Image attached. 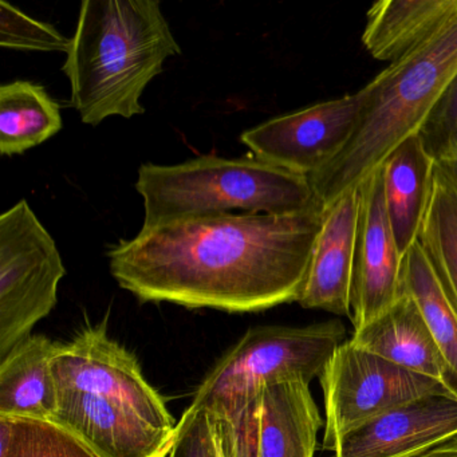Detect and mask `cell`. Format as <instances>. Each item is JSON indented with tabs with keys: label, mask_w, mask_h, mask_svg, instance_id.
Here are the masks:
<instances>
[{
	"label": "cell",
	"mask_w": 457,
	"mask_h": 457,
	"mask_svg": "<svg viewBox=\"0 0 457 457\" xmlns=\"http://www.w3.org/2000/svg\"><path fill=\"white\" fill-rule=\"evenodd\" d=\"M322 211L170 221L112 245L109 267L141 302L263 312L301 299Z\"/></svg>",
	"instance_id": "1"
},
{
	"label": "cell",
	"mask_w": 457,
	"mask_h": 457,
	"mask_svg": "<svg viewBox=\"0 0 457 457\" xmlns=\"http://www.w3.org/2000/svg\"><path fill=\"white\" fill-rule=\"evenodd\" d=\"M53 371V421L98 456L168 457L178 422L146 381L137 358L109 337L105 320L62 345Z\"/></svg>",
	"instance_id": "2"
},
{
	"label": "cell",
	"mask_w": 457,
	"mask_h": 457,
	"mask_svg": "<svg viewBox=\"0 0 457 457\" xmlns=\"http://www.w3.org/2000/svg\"><path fill=\"white\" fill-rule=\"evenodd\" d=\"M181 54L157 0H84L63 73L87 125L145 113L144 90Z\"/></svg>",
	"instance_id": "3"
},
{
	"label": "cell",
	"mask_w": 457,
	"mask_h": 457,
	"mask_svg": "<svg viewBox=\"0 0 457 457\" xmlns=\"http://www.w3.org/2000/svg\"><path fill=\"white\" fill-rule=\"evenodd\" d=\"M457 74V14L432 38L369 82L370 97L344 151L312 176L320 204H330L419 135Z\"/></svg>",
	"instance_id": "4"
},
{
	"label": "cell",
	"mask_w": 457,
	"mask_h": 457,
	"mask_svg": "<svg viewBox=\"0 0 457 457\" xmlns=\"http://www.w3.org/2000/svg\"><path fill=\"white\" fill-rule=\"evenodd\" d=\"M136 189L144 200L143 228L234 210L285 215L323 207L307 176L253 154L242 159L210 154L178 165L146 162L138 170Z\"/></svg>",
	"instance_id": "5"
},
{
	"label": "cell",
	"mask_w": 457,
	"mask_h": 457,
	"mask_svg": "<svg viewBox=\"0 0 457 457\" xmlns=\"http://www.w3.org/2000/svg\"><path fill=\"white\" fill-rule=\"evenodd\" d=\"M204 409L216 457H314L325 425L302 378L263 384Z\"/></svg>",
	"instance_id": "6"
},
{
	"label": "cell",
	"mask_w": 457,
	"mask_h": 457,
	"mask_svg": "<svg viewBox=\"0 0 457 457\" xmlns=\"http://www.w3.org/2000/svg\"><path fill=\"white\" fill-rule=\"evenodd\" d=\"M346 328L339 320L303 328L259 326L247 330L205 376L191 405L210 403L245 395L263 384L320 377Z\"/></svg>",
	"instance_id": "7"
},
{
	"label": "cell",
	"mask_w": 457,
	"mask_h": 457,
	"mask_svg": "<svg viewBox=\"0 0 457 457\" xmlns=\"http://www.w3.org/2000/svg\"><path fill=\"white\" fill-rule=\"evenodd\" d=\"M65 264L25 199L0 216V360L57 304Z\"/></svg>",
	"instance_id": "8"
},
{
	"label": "cell",
	"mask_w": 457,
	"mask_h": 457,
	"mask_svg": "<svg viewBox=\"0 0 457 457\" xmlns=\"http://www.w3.org/2000/svg\"><path fill=\"white\" fill-rule=\"evenodd\" d=\"M325 401L323 448L334 451L350 430L369 420L433 393L457 392L345 341L320 376Z\"/></svg>",
	"instance_id": "9"
},
{
	"label": "cell",
	"mask_w": 457,
	"mask_h": 457,
	"mask_svg": "<svg viewBox=\"0 0 457 457\" xmlns=\"http://www.w3.org/2000/svg\"><path fill=\"white\" fill-rule=\"evenodd\" d=\"M370 97L365 85L353 95L275 117L245 130L240 141L263 162L298 175H317L349 143Z\"/></svg>",
	"instance_id": "10"
},
{
	"label": "cell",
	"mask_w": 457,
	"mask_h": 457,
	"mask_svg": "<svg viewBox=\"0 0 457 457\" xmlns=\"http://www.w3.org/2000/svg\"><path fill=\"white\" fill-rule=\"evenodd\" d=\"M352 286L354 331L386 312L403 294V256L395 245L384 194V168L360 184Z\"/></svg>",
	"instance_id": "11"
},
{
	"label": "cell",
	"mask_w": 457,
	"mask_h": 457,
	"mask_svg": "<svg viewBox=\"0 0 457 457\" xmlns=\"http://www.w3.org/2000/svg\"><path fill=\"white\" fill-rule=\"evenodd\" d=\"M457 437V392L433 393L350 430L336 457H419Z\"/></svg>",
	"instance_id": "12"
},
{
	"label": "cell",
	"mask_w": 457,
	"mask_h": 457,
	"mask_svg": "<svg viewBox=\"0 0 457 457\" xmlns=\"http://www.w3.org/2000/svg\"><path fill=\"white\" fill-rule=\"evenodd\" d=\"M358 211V186L323 207L309 277L298 301L304 309L352 317Z\"/></svg>",
	"instance_id": "13"
},
{
	"label": "cell",
	"mask_w": 457,
	"mask_h": 457,
	"mask_svg": "<svg viewBox=\"0 0 457 457\" xmlns=\"http://www.w3.org/2000/svg\"><path fill=\"white\" fill-rule=\"evenodd\" d=\"M350 341L389 362L457 387L416 302L403 291L386 312L354 331Z\"/></svg>",
	"instance_id": "14"
},
{
	"label": "cell",
	"mask_w": 457,
	"mask_h": 457,
	"mask_svg": "<svg viewBox=\"0 0 457 457\" xmlns=\"http://www.w3.org/2000/svg\"><path fill=\"white\" fill-rule=\"evenodd\" d=\"M62 344L26 337L0 360V416L53 421L57 385L53 361Z\"/></svg>",
	"instance_id": "15"
},
{
	"label": "cell",
	"mask_w": 457,
	"mask_h": 457,
	"mask_svg": "<svg viewBox=\"0 0 457 457\" xmlns=\"http://www.w3.org/2000/svg\"><path fill=\"white\" fill-rule=\"evenodd\" d=\"M456 14L457 0H379L369 9L361 39L374 60L395 63Z\"/></svg>",
	"instance_id": "16"
},
{
	"label": "cell",
	"mask_w": 457,
	"mask_h": 457,
	"mask_svg": "<svg viewBox=\"0 0 457 457\" xmlns=\"http://www.w3.org/2000/svg\"><path fill=\"white\" fill-rule=\"evenodd\" d=\"M381 165L387 216L403 258L419 240L435 160L416 135L398 145Z\"/></svg>",
	"instance_id": "17"
},
{
	"label": "cell",
	"mask_w": 457,
	"mask_h": 457,
	"mask_svg": "<svg viewBox=\"0 0 457 457\" xmlns=\"http://www.w3.org/2000/svg\"><path fill=\"white\" fill-rule=\"evenodd\" d=\"M62 129L60 106L41 85L14 81L0 87V154H25Z\"/></svg>",
	"instance_id": "18"
},
{
	"label": "cell",
	"mask_w": 457,
	"mask_h": 457,
	"mask_svg": "<svg viewBox=\"0 0 457 457\" xmlns=\"http://www.w3.org/2000/svg\"><path fill=\"white\" fill-rule=\"evenodd\" d=\"M419 243L457 312V189L436 164Z\"/></svg>",
	"instance_id": "19"
},
{
	"label": "cell",
	"mask_w": 457,
	"mask_h": 457,
	"mask_svg": "<svg viewBox=\"0 0 457 457\" xmlns=\"http://www.w3.org/2000/svg\"><path fill=\"white\" fill-rule=\"evenodd\" d=\"M403 291L416 302L457 385V312L419 240L403 259Z\"/></svg>",
	"instance_id": "20"
},
{
	"label": "cell",
	"mask_w": 457,
	"mask_h": 457,
	"mask_svg": "<svg viewBox=\"0 0 457 457\" xmlns=\"http://www.w3.org/2000/svg\"><path fill=\"white\" fill-rule=\"evenodd\" d=\"M0 457H100L54 421L0 416Z\"/></svg>",
	"instance_id": "21"
},
{
	"label": "cell",
	"mask_w": 457,
	"mask_h": 457,
	"mask_svg": "<svg viewBox=\"0 0 457 457\" xmlns=\"http://www.w3.org/2000/svg\"><path fill=\"white\" fill-rule=\"evenodd\" d=\"M0 45L7 49L60 52L68 54L71 39L63 37L54 26L39 22L20 9L0 2Z\"/></svg>",
	"instance_id": "22"
},
{
	"label": "cell",
	"mask_w": 457,
	"mask_h": 457,
	"mask_svg": "<svg viewBox=\"0 0 457 457\" xmlns=\"http://www.w3.org/2000/svg\"><path fill=\"white\" fill-rule=\"evenodd\" d=\"M433 160L457 151V74L441 96L419 133Z\"/></svg>",
	"instance_id": "23"
},
{
	"label": "cell",
	"mask_w": 457,
	"mask_h": 457,
	"mask_svg": "<svg viewBox=\"0 0 457 457\" xmlns=\"http://www.w3.org/2000/svg\"><path fill=\"white\" fill-rule=\"evenodd\" d=\"M168 457H216L212 428L204 408L189 405L184 411Z\"/></svg>",
	"instance_id": "24"
},
{
	"label": "cell",
	"mask_w": 457,
	"mask_h": 457,
	"mask_svg": "<svg viewBox=\"0 0 457 457\" xmlns=\"http://www.w3.org/2000/svg\"><path fill=\"white\" fill-rule=\"evenodd\" d=\"M436 167L448 179L449 183L457 189V151L446 152L435 160Z\"/></svg>",
	"instance_id": "25"
},
{
	"label": "cell",
	"mask_w": 457,
	"mask_h": 457,
	"mask_svg": "<svg viewBox=\"0 0 457 457\" xmlns=\"http://www.w3.org/2000/svg\"><path fill=\"white\" fill-rule=\"evenodd\" d=\"M419 457H457V437L440 444V445L430 449L429 452Z\"/></svg>",
	"instance_id": "26"
}]
</instances>
